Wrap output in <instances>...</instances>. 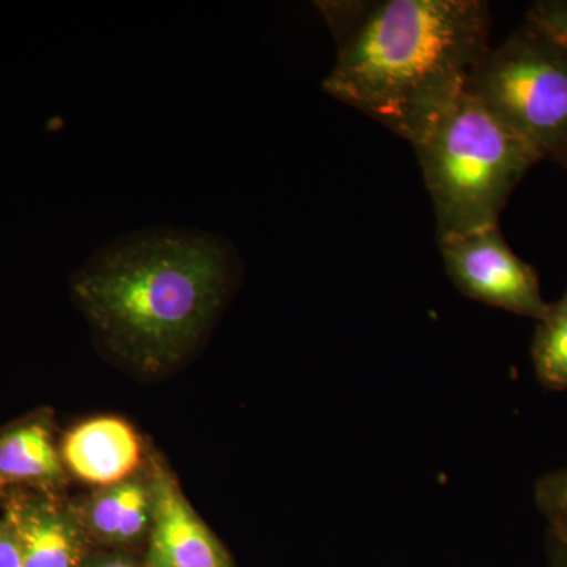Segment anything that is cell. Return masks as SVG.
I'll use <instances>...</instances> for the list:
<instances>
[{"label":"cell","mask_w":567,"mask_h":567,"mask_svg":"<svg viewBox=\"0 0 567 567\" xmlns=\"http://www.w3.org/2000/svg\"><path fill=\"white\" fill-rule=\"evenodd\" d=\"M439 241L498 226L539 156L472 93H462L415 145Z\"/></svg>","instance_id":"obj_3"},{"label":"cell","mask_w":567,"mask_h":567,"mask_svg":"<svg viewBox=\"0 0 567 567\" xmlns=\"http://www.w3.org/2000/svg\"><path fill=\"white\" fill-rule=\"evenodd\" d=\"M439 244L446 274L465 297L536 322L546 316L537 271L514 254L498 226Z\"/></svg>","instance_id":"obj_5"},{"label":"cell","mask_w":567,"mask_h":567,"mask_svg":"<svg viewBox=\"0 0 567 567\" xmlns=\"http://www.w3.org/2000/svg\"><path fill=\"white\" fill-rule=\"evenodd\" d=\"M0 483H2V480H0Z\"/></svg>","instance_id":"obj_18"},{"label":"cell","mask_w":567,"mask_h":567,"mask_svg":"<svg viewBox=\"0 0 567 567\" xmlns=\"http://www.w3.org/2000/svg\"><path fill=\"white\" fill-rule=\"evenodd\" d=\"M548 567H567V543L548 535Z\"/></svg>","instance_id":"obj_16"},{"label":"cell","mask_w":567,"mask_h":567,"mask_svg":"<svg viewBox=\"0 0 567 567\" xmlns=\"http://www.w3.org/2000/svg\"><path fill=\"white\" fill-rule=\"evenodd\" d=\"M535 502L550 525V535L567 543V466L539 477Z\"/></svg>","instance_id":"obj_12"},{"label":"cell","mask_w":567,"mask_h":567,"mask_svg":"<svg viewBox=\"0 0 567 567\" xmlns=\"http://www.w3.org/2000/svg\"><path fill=\"white\" fill-rule=\"evenodd\" d=\"M89 539L112 547H128L151 535L152 480L132 477L103 488L81 511Z\"/></svg>","instance_id":"obj_9"},{"label":"cell","mask_w":567,"mask_h":567,"mask_svg":"<svg viewBox=\"0 0 567 567\" xmlns=\"http://www.w3.org/2000/svg\"><path fill=\"white\" fill-rule=\"evenodd\" d=\"M338 55L323 91L415 145L491 50L483 0L317 2Z\"/></svg>","instance_id":"obj_2"},{"label":"cell","mask_w":567,"mask_h":567,"mask_svg":"<svg viewBox=\"0 0 567 567\" xmlns=\"http://www.w3.org/2000/svg\"><path fill=\"white\" fill-rule=\"evenodd\" d=\"M61 457L47 425L28 423L0 436V480L54 486L63 481Z\"/></svg>","instance_id":"obj_10"},{"label":"cell","mask_w":567,"mask_h":567,"mask_svg":"<svg viewBox=\"0 0 567 567\" xmlns=\"http://www.w3.org/2000/svg\"><path fill=\"white\" fill-rule=\"evenodd\" d=\"M557 162L561 163L563 166H565L567 169V152L563 153V155H559Z\"/></svg>","instance_id":"obj_17"},{"label":"cell","mask_w":567,"mask_h":567,"mask_svg":"<svg viewBox=\"0 0 567 567\" xmlns=\"http://www.w3.org/2000/svg\"><path fill=\"white\" fill-rule=\"evenodd\" d=\"M527 21L567 50V0H543L528 10Z\"/></svg>","instance_id":"obj_13"},{"label":"cell","mask_w":567,"mask_h":567,"mask_svg":"<svg viewBox=\"0 0 567 567\" xmlns=\"http://www.w3.org/2000/svg\"><path fill=\"white\" fill-rule=\"evenodd\" d=\"M466 92L539 159L567 152V50L532 22L487 51Z\"/></svg>","instance_id":"obj_4"},{"label":"cell","mask_w":567,"mask_h":567,"mask_svg":"<svg viewBox=\"0 0 567 567\" xmlns=\"http://www.w3.org/2000/svg\"><path fill=\"white\" fill-rule=\"evenodd\" d=\"M147 567H233L226 550L163 470L152 477Z\"/></svg>","instance_id":"obj_7"},{"label":"cell","mask_w":567,"mask_h":567,"mask_svg":"<svg viewBox=\"0 0 567 567\" xmlns=\"http://www.w3.org/2000/svg\"><path fill=\"white\" fill-rule=\"evenodd\" d=\"M3 517L17 532L22 567H84L91 557L81 511L62 499L14 495Z\"/></svg>","instance_id":"obj_6"},{"label":"cell","mask_w":567,"mask_h":567,"mask_svg":"<svg viewBox=\"0 0 567 567\" xmlns=\"http://www.w3.org/2000/svg\"><path fill=\"white\" fill-rule=\"evenodd\" d=\"M240 275V256L224 235L152 226L100 246L70 286L100 344L156 374L199 350Z\"/></svg>","instance_id":"obj_1"},{"label":"cell","mask_w":567,"mask_h":567,"mask_svg":"<svg viewBox=\"0 0 567 567\" xmlns=\"http://www.w3.org/2000/svg\"><path fill=\"white\" fill-rule=\"evenodd\" d=\"M62 456L80 480L110 487L136 472L142 446L132 425L118 417L100 416L76 425L65 436Z\"/></svg>","instance_id":"obj_8"},{"label":"cell","mask_w":567,"mask_h":567,"mask_svg":"<svg viewBox=\"0 0 567 567\" xmlns=\"http://www.w3.org/2000/svg\"><path fill=\"white\" fill-rule=\"evenodd\" d=\"M0 567H22L17 532L6 517L0 520Z\"/></svg>","instance_id":"obj_14"},{"label":"cell","mask_w":567,"mask_h":567,"mask_svg":"<svg viewBox=\"0 0 567 567\" xmlns=\"http://www.w3.org/2000/svg\"><path fill=\"white\" fill-rule=\"evenodd\" d=\"M84 567H147L145 561L126 554L91 555Z\"/></svg>","instance_id":"obj_15"},{"label":"cell","mask_w":567,"mask_h":567,"mask_svg":"<svg viewBox=\"0 0 567 567\" xmlns=\"http://www.w3.org/2000/svg\"><path fill=\"white\" fill-rule=\"evenodd\" d=\"M532 360L540 385L567 391V289L557 303L548 305L546 316L537 322Z\"/></svg>","instance_id":"obj_11"}]
</instances>
